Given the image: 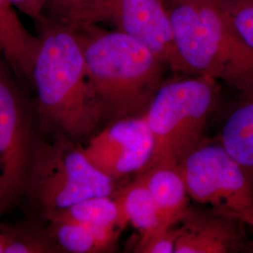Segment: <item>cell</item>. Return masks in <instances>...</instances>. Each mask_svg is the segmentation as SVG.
I'll return each mask as SVG.
<instances>
[{
  "mask_svg": "<svg viewBox=\"0 0 253 253\" xmlns=\"http://www.w3.org/2000/svg\"><path fill=\"white\" fill-rule=\"evenodd\" d=\"M35 140L18 88L0 62V216L26 194Z\"/></svg>",
  "mask_w": 253,
  "mask_h": 253,
  "instance_id": "ba28073f",
  "label": "cell"
},
{
  "mask_svg": "<svg viewBox=\"0 0 253 253\" xmlns=\"http://www.w3.org/2000/svg\"><path fill=\"white\" fill-rule=\"evenodd\" d=\"M6 245H7V235L6 234H0V253H5Z\"/></svg>",
  "mask_w": 253,
  "mask_h": 253,
  "instance_id": "7402d4cb",
  "label": "cell"
},
{
  "mask_svg": "<svg viewBox=\"0 0 253 253\" xmlns=\"http://www.w3.org/2000/svg\"><path fill=\"white\" fill-rule=\"evenodd\" d=\"M112 197L118 205V225L121 229L130 223L141 236L164 228L151 193L140 175Z\"/></svg>",
  "mask_w": 253,
  "mask_h": 253,
  "instance_id": "4fadbf2b",
  "label": "cell"
},
{
  "mask_svg": "<svg viewBox=\"0 0 253 253\" xmlns=\"http://www.w3.org/2000/svg\"><path fill=\"white\" fill-rule=\"evenodd\" d=\"M177 54L188 75L224 82L253 95V49L231 26L217 0H166Z\"/></svg>",
  "mask_w": 253,
  "mask_h": 253,
  "instance_id": "3957f363",
  "label": "cell"
},
{
  "mask_svg": "<svg viewBox=\"0 0 253 253\" xmlns=\"http://www.w3.org/2000/svg\"><path fill=\"white\" fill-rule=\"evenodd\" d=\"M91 90L104 121L145 115L167 66L146 46L118 30L73 24Z\"/></svg>",
  "mask_w": 253,
  "mask_h": 253,
  "instance_id": "7a4b0ae2",
  "label": "cell"
},
{
  "mask_svg": "<svg viewBox=\"0 0 253 253\" xmlns=\"http://www.w3.org/2000/svg\"><path fill=\"white\" fill-rule=\"evenodd\" d=\"M83 150L93 166L116 181L145 169L152 156L153 138L143 115L111 122Z\"/></svg>",
  "mask_w": 253,
  "mask_h": 253,
  "instance_id": "9c48e42d",
  "label": "cell"
},
{
  "mask_svg": "<svg viewBox=\"0 0 253 253\" xmlns=\"http://www.w3.org/2000/svg\"><path fill=\"white\" fill-rule=\"evenodd\" d=\"M151 193L164 228L177 225L189 209V193L177 166L157 165L138 173Z\"/></svg>",
  "mask_w": 253,
  "mask_h": 253,
  "instance_id": "7c38bea8",
  "label": "cell"
},
{
  "mask_svg": "<svg viewBox=\"0 0 253 253\" xmlns=\"http://www.w3.org/2000/svg\"><path fill=\"white\" fill-rule=\"evenodd\" d=\"M15 9L34 22L43 17L47 0H9Z\"/></svg>",
  "mask_w": 253,
  "mask_h": 253,
  "instance_id": "44dd1931",
  "label": "cell"
},
{
  "mask_svg": "<svg viewBox=\"0 0 253 253\" xmlns=\"http://www.w3.org/2000/svg\"><path fill=\"white\" fill-rule=\"evenodd\" d=\"M231 26L253 49V0H217Z\"/></svg>",
  "mask_w": 253,
  "mask_h": 253,
  "instance_id": "e0dca14e",
  "label": "cell"
},
{
  "mask_svg": "<svg viewBox=\"0 0 253 253\" xmlns=\"http://www.w3.org/2000/svg\"><path fill=\"white\" fill-rule=\"evenodd\" d=\"M179 235L178 224L175 226L158 229L152 233L140 236L134 253H174Z\"/></svg>",
  "mask_w": 253,
  "mask_h": 253,
  "instance_id": "ac0fdd59",
  "label": "cell"
},
{
  "mask_svg": "<svg viewBox=\"0 0 253 253\" xmlns=\"http://www.w3.org/2000/svg\"><path fill=\"white\" fill-rule=\"evenodd\" d=\"M51 227L59 248L73 253L111 252L122 231L118 227L99 228L72 221H54Z\"/></svg>",
  "mask_w": 253,
  "mask_h": 253,
  "instance_id": "9a60e30c",
  "label": "cell"
},
{
  "mask_svg": "<svg viewBox=\"0 0 253 253\" xmlns=\"http://www.w3.org/2000/svg\"><path fill=\"white\" fill-rule=\"evenodd\" d=\"M252 250H253V248H252Z\"/></svg>",
  "mask_w": 253,
  "mask_h": 253,
  "instance_id": "cb8c5ba5",
  "label": "cell"
},
{
  "mask_svg": "<svg viewBox=\"0 0 253 253\" xmlns=\"http://www.w3.org/2000/svg\"><path fill=\"white\" fill-rule=\"evenodd\" d=\"M217 81L207 75L164 83L145 114L153 151L141 172L157 165L177 166L204 142L217 101Z\"/></svg>",
  "mask_w": 253,
  "mask_h": 253,
  "instance_id": "277c9868",
  "label": "cell"
},
{
  "mask_svg": "<svg viewBox=\"0 0 253 253\" xmlns=\"http://www.w3.org/2000/svg\"><path fill=\"white\" fill-rule=\"evenodd\" d=\"M45 217L51 222L72 221L99 228H120L118 205L113 197L84 200L69 208L50 213Z\"/></svg>",
  "mask_w": 253,
  "mask_h": 253,
  "instance_id": "2e32d148",
  "label": "cell"
},
{
  "mask_svg": "<svg viewBox=\"0 0 253 253\" xmlns=\"http://www.w3.org/2000/svg\"><path fill=\"white\" fill-rule=\"evenodd\" d=\"M74 141L59 135L35 140L27 177V194L44 217L93 197H112L114 182L88 161Z\"/></svg>",
  "mask_w": 253,
  "mask_h": 253,
  "instance_id": "5b68a950",
  "label": "cell"
},
{
  "mask_svg": "<svg viewBox=\"0 0 253 253\" xmlns=\"http://www.w3.org/2000/svg\"><path fill=\"white\" fill-rule=\"evenodd\" d=\"M40 47L32 72L39 113L47 126L73 141L103 122L86 76L81 43L73 26L43 16L35 22Z\"/></svg>",
  "mask_w": 253,
  "mask_h": 253,
  "instance_id": "6da1fadb",
  "label": "cell"
},
{
  "mask_svg": "<svg viewBox=\"0 0 253 253\" xmlns=\"http://www.w3.org/2000/svg\"><path fill=\"white\" fill-rule=\"evenodd\" d=\"M5 253H53L55 249L46 239L30 235H7Z\"/></svg>",
  "mask_w": 253,
  "mask_h": 253,
  "instance_id": "d6986e66",
  "label": "cell"
},
{
  "mask_svg": "<svg viewBox=\"0 0 253 253\" xmlns=\"http://www.w3.org/2000/svg\"><path fill=\"white\" fill-rule=\"evenodd\" d=\"M2 54V51H1V48H0V55Z\"/></svg>",
  "mask_w": 253,
  "mask_h": 253,
  "instance_id": "603a6c76",
  "label": "cell"
},
{
  "mask_svg": "<svg viewBox=\"0 0 253 253\" xmlns=\"http://www.w3.org/2000/svg\"><path fill=\"white\" fill-rule=\"evenodd\" d=\"M244 222L211 209L187 210L178 223L174 253H233L247 248Z\"/></svg>",
  "mask_w": 253,
  "mask_h": 253,
  "instance_id": "30bf717a",
  "label": "cell"
},
{
  "mask_svg": "<svg viewBox=\"0 0 253 253\" xmlns=\"http://www.w3.org/2000/svg\"><path fill=\"white\" fill-rule=\"evenodd\" d=\"M229 114L220 134V144L253 181V95Z\"/></svg>",
  "mask_w": 253,
  "mask_h": 253,
  "instance_id": "5bb4252c",
  "label": "cell"
},
{
  "mask_svg": "<svg viewBox=\"0 0 253 253\" xmlns=\"http://www.w3.org/2000/svg\"><path fill=\"white\" fill-rule=\"evenodd\" d=\"M94 1L96 0H47L43 16L66 22L79 9Z\"/></svg>",
  "mask_w": 253,
  "mask_h": 253,
  "instance_id": "ffe728a7",
  "label": "cell"
},
{
  "mask_svg": "<svg viewBox=\"0 0 253 253\" xmlns=\"http://www.w3.org/2000/svg\"><path fill=\"white\" fill-rule=\"evenodd\" d=\"M40 47L39 37L30 33L9 0H0V48L15 75L32 84V72Z\"/></svg>",
  "mask_w": 253,
  "mask_h": 253,
  "instance_id": "8fae6325",
  "label": "cell"
},
{
  "mask_svg": "<svg viewBox=\"0 0 253 253\" xmlns=\"http://www.w3.org/2000/svg\"><path fill=\"white\" fill-rule=\"evenodd\" d=\"M66 22L111 26L143 42L172 72L187 74L174 44L166 0H96Z\"/></svg>",
  "mask_w": 253,
  "mask_h": 253,
  "instance_id": "52a82bcc",
  "label": "cell"
},
{
  "mask_svg": "<svg viewBox=\"0 0 253 253\" xmlns=\"http://www.w3.org/2000/svg\"><path fill=\"white\" fill-rule=\"evenodd\" d=\"M178 169L190 198L253 229V181L220 143L203 142Z\"/></svg>",
  "mask_w": 253,
  "mask_h": 253,
  "instance_id": "8992f818",
  "label": "cell"
}]
</instances>
